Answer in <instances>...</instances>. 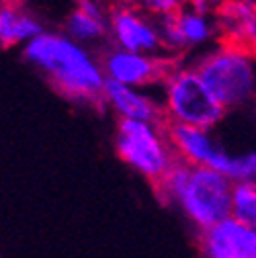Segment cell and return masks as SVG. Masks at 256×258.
Segmentation results:
<instances>
[{"mask_svg": "<svg viewBox=\"0 0 256 258\" xmlns=\"http://www.w3.org/2000/svg\"><path fill=\"white\" fill-rule=\"evenodd\" d=\"M158 88L164 123L217 129L228 115L188 59H174Z\"/></svg>", "mask_w": 256, "mask_h": 258, "instance_id": "obj_4", "label": "cell"}, {"mask_svg": "<svg viewBox=\"0 0 256 258\" xmlns=\"http://www.w3.org/2000/svg\"><path fill=\"white\" fill-rule=\"evenodd\" d=\"M115 150L127 166L152 184L162 178L176 160L164 121L117 119Z\"/></svg>", "mask_w": 256, "mask_h": 258, "instance_id": "obj_5", "label": "cell"}, {"mask_svg": "<svg viewBox=\"0 0 256 258\" xmlns=\"http://www.w3.org/2000/svg\"><path fill=\"white\" fill-rule=\"evenodd\" d=\"M228 176L234 182H254L256 184V148L232 156Z\"/></svg>", "mask_w": 256, "mask_h": 258, "instance_id": "obj_16", "label": "cell"}, {"mask_svg": "<svg viewBox=\"0 0 256 258\" xmlns=\"http://www.w3.org/2000/svg\"><path fill=\"white\" fill-rule=\"evenodd\" d=\"M23 59L37 70L63 99L82 107L103 105L105 72L101 55L63 31L45 29L21 47Z\"/></svg>", "mask_w": 256, "mask_h": 258, "instance_id": "obj_1", "label": "cell"}, {"mask_svg": "<svg viewBox=\"0 0 256 258\" xmlns=\"http://www.w3.org/2000/svg\"><path fill=\"white\" fill-rule=\"evenodd\" d=\"M158 23L160 33H162L164 53L172 59L190 51H203L215 41L217 35H221L217 17L190 5H184L170 17L158 19Z\"/></svg>", "mask_w": 256, "mask_h": 258, "instance_id": "obj_6", "label": "cell"}, {"mask_svg": "<svg viewBox=\"0 0 256 258\" xmlns=\"http://www.w3.org/2000/svg\"><path fill=\"white\" fill-rule=\"evenodd\" d=\"M203 258H256V228L226 217L199 232Z\"/></svg>", "mask_w": 256, "mask_h": 258, "instance_id": "obj_10", "label": "cell"}, {"mask_svg": "<svg viewBox=\"0 0 256 258\" xmlns=\"http://www.w3.org/2000/svg\"><path fill=\"white\" fill-rule=\"evenodd\" d=\"M230 217L248 228H256V184L234 182L232 188V209Z\"/></svg>", "mask_w": 256, "mask_h": 258, "instance_id": "obj_15", "label": "cell"}, {"mask_svg": "<svg viewBox=\"0 0 256 258\" xmlns=\"http://www.w3.org/2000/svg\"><path fill=\"white\" fill-rule=\"evenodd\" d=\"M103 107L113 111L117 119L164 121L162 103H160V96L152 92V88H136L107 80L103 88Z\"/></svg>", "mask_w": 256, "mask_h": 258, "instance_id": "obj_11", "label": "cell"}, {"mask_svg": "<svg viewBox=\"0 0 256 258\" xmlns=\"http://www.w3.org/2000/svg\"><path fill=\"white\" fill-rule=\"evenodd\" d=\"M254 123H256V103H254Z\"/></svg>", "mask_w": 256, "mask_h": 258, "instance_id": "obj_18", "label": "cell"}, {"mask_svg": "<svg viewBox=\"0 0 256 258\" xmlns=\"http://www.w3.org/2000/svg\"><path fill=\"white\" fill-rule=\"evenodd\" d=\"M109 43L130 51L166 55L158 19L132 3H117L111 7Z\"/></svg>", "mask_w": 256, "mask_h": 258, "instance_id": "obj_7", "label": "cell"}, {"mask_svg": "<svg viewBox=\"0 0 256 258\" xmlns=\"http://www.w3.org/2000/svg\"><path fill=\"white\" fill-rule=\"evenodd\" d=\"M166 134L178 160H184L193 166L215 168L228 174L234 154L223 146L215 129L166 123Z\"/></svg>", "mask_w": 256, "mask_h": 258, "instance_id": "obj_9", "label": "cell"}, {"mask_svg": "<svg viewBox=\"0 0 256 258\" xmlns=\"http://www.w3.org/2000/svg\"><path fill=\"white\" fill-rule=\"evenodd\" d=\"M234 180L221 170L174 160L168 172L154 184L158 199L178 209L197 232L230 217Z\"/></svg>", "mask_w": 256, "mask_h": 258, "instance_id": "obj_2", "label": "cell"}, {"mask_svg": "<svg viewBox=\"0 0 256 258\" xmlns=\"http://www.w3.org/2000/svg\"><path fill=\"white\" fill-rule=\"evenodd\" d=\"M101 55V66L107 80L121 82L136 88H154L160 86L172 66V57L154 55L142 51H130L115 45H105Z\"/></svg>", "mask_w": 256, "mask_h": 258, "instance_id": "obj_8", "label": "cell"}, {"mask_svg": "<svg viewBox=\"0 0 256 258\" xmlns=\"http://www.w3.org/2000/svg\"><path fill=\"white\" fill-rule=\"evenodd\" d=\"M136 5L154 19H164L178 13L186 5V0H136Z\"/></svg>", "mask_w": 256, "mask_h": 258, "instance_id": "obj_17", "label": "cell"}, {"mask_svg": "<svg viewBox=\"0 0 256 258\" xmlns=\"http://www.w3.org/2000/svg\"><path fill=\"white\" fill-rule=\"evenodd\" d=\"M188 61L228 113L256 103L254 51L230 41H221L199 51Z\"/></svg>", "mask_w": 256, "mask_h": 258, "instance_id": "obj_3", "label": "cell"}, {"mask_svg": "<svg viewBox=\"0 0 256 258\" xmlns=\"http://www.w3.org/2000/svg\"><path fill=\"white\" fill-rule=\"evenodd\" d=\"M186 3H188V0H186Z\"/></svg>", "mask_w": 256, "mask_h": 258, "instance_id": "obj_19", "label": "cell"}, {"mask_svg": "<svg viewBox=\"0 0 256 258\" xmlns=\"http://www.w3.org/2000/svg\"><path fill=\"white\" fill-rule=\"evenodd\" d=\"M109 11L103 0H76L63 21V33L94 49L109 45Z\"/></svg>", "mask_w": 256, "mask_h": 258, "instance_id": "obj_12", "label": "cell"}, {"mask_svg": "<svg viewBox=\"0 0 256 258\" xmlns=\"http://www.w3.org/2000/svg\"><path fill=\"white\" fill-rule=\"evenodd\" d=\"M43 31V21L19 3L0 5V45L3 47H23Z\"/></svg>", "mask_w": 256, "mask_h": 258, "instance_id": "obj_14", "label": "cell"}, {"mask_svg": "<svg viewBox=\"0 0 256 258\" xmlns=\"http://www.w3.org/2000/svg\"><path fill=\"white\" fill-rule=\"evenodd\" d=\"M217 25L223 41L256 53V0H226L217 11Z\"/></svg>", "mask_w": 256, "mask_h": 258, "instance_id": "obj_13", "label": "cell"}]
</instances>
